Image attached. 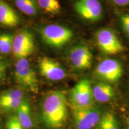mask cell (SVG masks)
I'll return each instance as SVG.
<instances>
[{"label":"cell","instance_id":"22","mask_svg":"<svg viewBox=\"0 0 129 129\" xmlns=\"http://www.w3.org/2000/svg\"><path fill=\"white\" fill-rule=\"evenodd\" d=\"M120 24L124 32L129 37V13L123 14L121 16Z\"/></svg>","mask_w":129,"mask_h":129},{"label":"cell","instance_id":"23","mask_svg":"<svg viewBox=\"0 0 129 129\" xmlns=\"http://www.w3.org/2000/svg\"><path fill=\"white\" fill-rule=\"evenodd\" d=\"M7 71V66L4 60L0 57V84L4 80Z\"/></svg>","mask_w":129,"mask_h":129},{"label":"cell","instance_id":"3","mask_svg":"<svg viewBox=\"0 0 129 129\" xmlns=\"http://www.w3.org/2000/svg\"><path fill=\"white\" fill-rule=\"evenodd\" d=\"M40 34L45 43L53 47L60 48L67 44L73 37V32L64 26L51 24L40 29Z\"/></svg>","mask_w":129,"mask_h":129},{"label":"cell","instance_id":"10","mask_svg":"<svg viewBox=\"0 0 129 129\" xmlns=\"http://www.w3.org/2000/svg\"><path fill=\"white\" fill-rule=\"evenodd\" d=\"M40 72L42 76L51 81L62 80L67 76L65 70L57 61L47 57H42L39 61Z\"/></svg>","mask_w":129,"mask_h":129},{"label":"cell","instance_id":"7","mask_svg":"<svg viewBox=\"0 0 129 129\" xmlns=\"http://www.w3.org/2000/svg\"><path fill=\"white\" fill-rule=\"evenodd\" d=\"M96 74L102 80L114 83L122 77L123 68L120 61L116 59H105L98 65Z\"/></svg>","mask_w":129,"mask_h":129},{"label":"cell","instance_id":"9","mask_svg":"<svg viewBox=\"0 0 129 129\" xmlns=\"http://www.w3.org/2000/svg\"><path fill=\"white\" fill-rule=\"evenodd\" d=\"M34 37L30 32L23 30L14 37L12 51L17 59L28 57L34 52Z\"/></svg>","mask_w":129,"mask_h":129},{"label":"cell","instance_id":"6","mask_svg":"<svg viewBox=\"0 0 129 129\" xmlns=\"http://www.w3.org/2000/svg\"><path fill=\"white\" fill-rule=\"evenodd\" d=\"M93 89L89 80H80L72 88L70 91V100L72 105L81 107L93 106Z\"/></svg>","mask_w":129,"mask_h":129},{"label":"cell","instance_id":"11","mask_svg":"<svg viewBox=\"0 0 129 129\" xmlns=\"http://www.w3.org/2000/svg\"><path fill=\"white\" fill-rule=\"evenodd\" d=\"M69 59L75 68L78 69H86L92 64V53L88 46L78 45L69 51Z\"/></svg>","mask_w":129,"mask_h":129},{"label":"cell","instance_id":"16","mask_svg":"<svg viewBox=\"0 0 129 129\" xmlns=\"http://www.w3.org/2000/svg\"><path fill=\"white\" fill-rule=\"evenodd\" d=\"M96 129H119L118 122L112 113L107 112L101 117Z\"/></svg>","mask_w":129,"mask_h":129},{"label":"cell","instance_id":"17","mask_svg":"<svg viewBox=\"0 0 129 129\" xmlns=\"http://www.w3.org/2000/svg\"><path fill=\"white\" fill-rule=\"evenodd\" d=\"M38 6L47 13L57 14L60 12L61 6L58 0H37Z\"/></svg>","mask_w":129,"mask_h":129},{"label":"cell","instance_id":"25","mask_svg":"<svg viewBox=\"0 0 129 129\" xmlns=\"http://www.w3.org/2000/svg\"><path fill=\"white\" fill-rule=\"evenodd\" d=\"M126 124H127V129H129V117H127L126 119Z\"/></svg>","mask_w":129,"mask_h":129},{"label":"cell","instance_id":"21","mask_svg":"<svg viewBox=\"0 0 129 129\" xmlns=\"http://www.w3.org/2000/svg\"><path fill=\"white\" fill-rule=\"evenodd\" d=\"M6 129H26L19 121L16 115L8 118L6 122Z\"/></svg>","mask_w":129,"mask_h":129},{"label":"cell","instance_id":"2","mask_svg":"<svg viewBox=\"0 0 129 129\" xmlns=\"http://www.w3.org/2000/svg\"><path fill=\"white\" fill-rule=\"evenodd\" d=\"M14 78L24 89L33 93L39 91V83L36 73L26 58L18 59L15 66Z\"/></svg>","mask_w":129,"mask_h":129},{"label":"cell","instance_id":"15","mask_svg":"<svg viewBox=\"0 0 129 129\" xmlns=\"http://www.w3.org/2000/svg\"><path fill=\"white\" fill-rule=\"evenodd\" d=\"M15 4L19 10L28 16H35L38 13L37 0H15Z\"/></svg>","mask_w":129,"mask_h":129},{"label":"cell","instance_id":"24","mask_svg":"<svg viewBox=\"0 0 129 129\" xmlns=\"http://www.w3.org/2000/svg\"><path fill=\"white\" fill-rule=\"evenodd\" d=\"M114 4L118 6H129V0H112Z\"/></svg>","mask_w":129,"mask_h":129},{"label":"cell","instance_id":"14","mask_svg":"<svg viewBox=\"0 0 129 129\" xmlns=\"http://www.w3.org/2000/svg\"><path fill=\"white\" fill-rule=\"evenodd\" d=\"M31 109L27 100L24 99L23 102L16 110V117L19 121L26 129H30L32 127Z\"/></svg>","mask_w":129,"mask_h":129},{"label":"cell","instance_id":"13","mask_svg":"<svg viewBox=\"0 0 129 129\" xmlns=\"http://www.w3.org/2000/svg\"><path fill=\"white\" fill-rule=\"evenodd\" d=\"M94 99L101 103L110 101L115 96V91L112 86L108 84L99 83L92 88Z\"/></svg>","mask_w":129,"mask_h":129},{"label":"cell","instance_id":"1","mask_svg":"<svg viewBox=\"0 0 129 129\" xmlns=\"http://www.w3.org/2000/svg\"><path fill=\"white\" fill-rule=\"evenodd\" d=\"M68 115L67 100L62 91H51L45 97L42 105V117L47 127L61 128L67 121Z\"/></svg>","mask_w":129,"mask_h":129},{"label":"cell","instance_id":"8","mask_svg":"<svg viewBox=\"0 0 129 129\" xmlns=\"http://www.w3.org/2000/svg\"><path fill=\"white\" fill-rule=\"evenodd\" d=\"M74 8L77 13L86 20L96 22L102 17L103 8L99 0H77Z\"/></svg>","mask_w":129,"mask_h":129},{"label":"cell","instance_id":"20","mask_svg":"<svg viewBox=\"0 0 129 129\" xmlns=\"http://www.w3.org/2000/svg\"><path fill=\"white\" fill-rule=\"evenodd\" d=\"M24 99H25L0 103V109L5 112H10L14 110L16 111L23 102Z\"/></svg>","mask_w":129,"mask_h":129},{"label":"cell","instance_id":"12","mask_svg":"<svg viewBox=\"0 0 129 129\" xmlns=\"http://www.w3.org/2000/svg\"><path fill=\"white\" fill-rule=\"evenodd\" d=\"M19 23V17L6 2L0 0V23L7 26H15Z\"/></svg>","mask_w":129,"mask_h":129},{"label":"cell","instance_id":"19","mask_svg":"<svg viewBox=\"0 0 129 129\" xmlns=\"http://www.w3.org/2000/svg\"><path fill=\"white\" fill-rule=\"evenodd\" d=\"M23 99H24L23 92L17 88L9 90L0 94V103Z\"/></svg>","mask_w":129,"mask_h":129},{"label":"cell","instance_id":"5","mask_svg":"<svg viewBox=\"0 0 129 129\" xmlns=\"http://www.w3.org/2000/svg\"><path fill=\"white\" fill-rule=\"evenodd\" d=\"M96 43L102 51L107 54L122 53L124 47L114 30L110 28H102L96 34Z\"/></svg>","mask_w":129,"mask_h":129},{"label":"cell","instance_id":"4","mask_svg":"<svg viewBox=\"0 0 129 129\" xmlns=\"http://www.w3.org/2000/svg\"><path fill=\"white\" fill-rule=\"evenodd\" d=\"M74 122L77 129H92L101 120V111L93 106L81 107L72 105Z\"/></svg>","mask_w":129,"mask_h":129},{"label":"cell","instance_id":"18","mask_svg":"<svg viewBox=\"0 0 129 129\" xmlns=\"http://www.w3.org/2000/svg\"><path fill=\"white\" fill-rule=\"evenodd\" d=\"M13 36L9 33L0 34V53L7 54L12 50Z\"/></svg>","mask_w":129,"mask_h":129}]
</instances>
